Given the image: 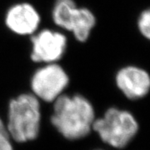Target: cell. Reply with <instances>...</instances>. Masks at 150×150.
<instances>
[{
  "mask_svg": "<svg viewBox=\"0 0 150 150\" xmlns=\"http://www.w3.org/2000/svg\"><path fill=\"white\" fill-rule=\"evenodd\" d=\"M53 103L51 123L63 137L78 140L90 133L95 112L88 98L81 94H62Z\"/></svg>",
  "mask_w": 150,
  "mask_h": 150,
  "instance_id": "6da1fadb",
  "label": "cell"
},
{
  "mask_svg": "<svg viewBox=\"0 0 150 150\" xmlns=\"http://www.w3.org/2000/svg\"><path fill=\"white\" fill-rule=\"evenodd\" d=\"M40 100L31 93H21L8 103L6 130L12 139L26 143L37 139L40 131Z\"/></svg>",
  "mask_w": 150,
  "mask_h": 150,
  "instance_id": "7a4b0ae2",
  "label": "cell"
},
{
  "mask_svg": "<svg viewBox=\"0 0 150 150\" xmlns=\"http://www.w3.org/2000/svg\"><path fill=\"white\" fill-rule=\"evenodd\" d=\"M92 129L103 143L115 149H123L137 134L139 123L129 111L110 108L102 118H95Z\"/></svg>",
  "mask_w": 150,
  "mask_h": 150,
  "instance_id": "3957f363",
  "label": "cell"
},
{
  "mask_svg": "<svg viewBox=\"0 0 150 150\" xmlns=\"http://www.w3.org/2000/svg\"><path fill=\"white\" fill-rule=\"evenodd\" d=\"M69 84V76L59 63L42 64L30 79L32 93L39 100L54 103Z\"/></svg>",
  "mask_w": 150,
  "mask_h": 150,
  "instance_id": "277c9868",
  "label": "cell"
},
{
  "mask_svg": "<svg viewBox=\"0 0 150 150\" xmlns=\"http://www.w3.org/2000/svg\"><path fill=\"white\" fill-rule=\"evenodd\" d=\"M30 59L36 64L59 63L68 48V38L63 31L50 28L38 29L30 36Z\"/></svg>",
  "mask_w": 150,
  "mask_h": 150,
  "instance_id": "5b68a950",
  "label": "cell"
},
{
  "mask_svg": "<svg viewBox=\"0 0 150 150\" xmlns=\"http://www.w3.org/2000/svg\"><path fill=\"white\" fill-rule=\"evenodd\" d=\"M4 24L18 36H32L39 29L41 15L32 4L20 2L11 5L5 13Z\"/></svg>",
  "mask_w": 150,
  "mask_h": 150,
  "instance_id": "8992f818",
  "label": "cell"
},
{
  "mask_svg": "<svg viewBox=\"0 0 150 150\" xmlns=\"http://www.w3.org/2000/svg\"><path fill=\"white\" fill-rule=\"evenodd\" d=\"M115 83L129 100L141 99L149 93V74L139 66L125 65L117 71Z\"/></svg>",
  "mask_w": 150,
  "mask_h": 150,
  "instance_id": "52a82bcc",
  "label": "cell"
},
{
  "mask_svg": "<svg viewBox=\"0 0 150 150\" xmlns=\"http://www.w3.org/2000/svg\"><path fill=\"white\" fill-rule=\"evenodd\" d=\"M65 31L71 33L79 43H86L97 24L93 12L86 7H77L70 15Z\"/></svg>",
  "mask_w": 150,
  "mask_h": 150,
  "instance_id": "ba28073f",
  "label": "cell"
},
{
  "mask_svg": "<svg viewBox=\"0 0 150 150\" xmlns=\"http://www.w3.org/2000/svg\"><path fill=\"white\" fill-rule=\"evenodd\" d=\"M137 28L141 36L145 39L150 38V10L149 8L144 9L140 13L137 20Z\"/></svg>",
  "mask_w": 150,
  "mask_h": 150,
  "instance_id": "9c48e42d",
  "label": "cell"
},
{
  "mask_svg": "<svg viewBox=\"0 0 150 150\" xmlns=\"http://www.w3.org/2000/svg\"><path fill=\"white\" fill-rule=\"evenodd\" d=\"M0 150H13L12 142L8 134L0 133Z\"/></svg>",
  "mask_w": 150,
  "mask_h": 150,
  "instance_id": "30bf717a",
  "label": "cell"
},
{
  "mask_svg": "<svg viewBox=\"0 0 150 150\" xmlns=\"http://www.w3.org/2000/svg\"><path fill=\"white\" fill-rule=\"evenodd\" d=\"M0 133H2V134H8L7 130H6L5 123H4V121L2 120L1 118H0Z\"/></svg>",
  "mask_w": 150,
  "mask_h": 150,
  "instance_id": "8fae6325",
  "label": "cell"
},
{
  "mask_svg": "<svg viewBox=\"0 0 150 150\" xmlns=\"http://www.w3.org/2000/svg\"><path fill=\"white\" fill-rule=\"evenodd\" d=\"M98 150H100V149H98Z\"/></svg>",
  "mask_w": 150,
  "mask_h": 150,
  "instance_id": "7c38bea8",
  "label": "cell"
}]
</instances>
